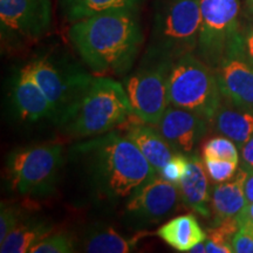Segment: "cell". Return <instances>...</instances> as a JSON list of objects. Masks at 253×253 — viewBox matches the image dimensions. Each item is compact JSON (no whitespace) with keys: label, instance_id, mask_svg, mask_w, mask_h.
<instances>
[{"label":"cell","instance_id":"obj_1","mask_svg":"<svg viewBox=\"0 0 253 253\" xmlns=\"http://www.w3.org/2000/svg\"><path fill=\"white\" fill-rule=\"evenodd\" d=\"M72 155L84 164L91 191L115 204L158 176L140 149L119 131H108L75 144Z\"/></svg>","mask_w":253,"mask_h":253},{"label":"cell","instance_id":"obj_2","mask_svg":"<svg viewBox=\"0 0 253 253\" xmlns=\"http://www.w3.org/2000/svg\"><path fill=\"white\" fill-rule=\"evenodd\" d=\"M69 39L79 55L97 74H123L132 67L143 42L134 9H113L75 21Z\"/></svg>","mask_w":253,"mask_h":253},{"label":"cell","instance_id":"obj_3","mask_svg":"<svg viewBox=\"0 0 253 253\" xmlns=\"http://www.w3.org/2000/svg\"><path fill=\"white\" fill-rule=\"evenodd\" d=\"M132 110L125 86L107 77H95L86 94L60 125L74 137H94L125 123Z\"/></svg>","mask_w":253,"mask_h":253},{"label":"cell","instance_id":"obj_4","mask_svg":"<svg viewBox=\"0 0 253 253\" xmlns=\"http://www.w3.org/2000/svg\"><path fill=\"white\" fill-rule=\"evenodd\" d=\"M199 31V0H157L144 59L175 61L195 53Z\"/></svg>","mask_w":253,"mask_h":253},{"label":"cell","instance_id":"obj_5","mask_svg":"<svg viewBox=\"0 0 253 253\" xmlns=\"http://www.w3.org/2000/svg\"><path fill=\"white\" fill-rule=\"evenodd\" d=\"M168 99L170 106L191 110L211 123L223 100L214 69L195 53L176 59L168 79Z\"/></svg>","mask_w":253,"mask_h":253},{"label":"cell","instance_id":"obj_6","mask_svg":"<svg viewBox=\"0 0 253 253\" xmlns=\"http://www.w3.org/2000/svg\"><path fill=\"white\" fill-rule=\"evenodd\" d=\"M28 66L54 109L56 126L67 119L95 78L78 63L53 54L37 56Z\"/></svg>","mask_w":253,"mask_h":253},{"label":"cell","instance_id":"obj_7","mask_svg":"<svg viewBox=\"0 0 253 253\" xmlns=\"http://www.w3.org/2000/svg\"><path fill=\"white\" fill-rule=\"evenodd\" d=\"M63 163L59 143L30 145L12 151L7 172L12 189L21 196L46 197L55 191Z\"/></svg>","mask_w":253,"mask_h":253},{"label":"cell","instance_id":"obj_8","mask_svg":"<svg viewBox=\"0 0 253 253\" xmlns=\"http://www.w3.org/2000/svg\"><path fill=\"white\" fill-rule=\"evenodd\" d=\"M201 31L195 54L216 69L239 37V0H199Z\"/></svg>","mask_w":253,"mask_h":253},{"label":"cell","instance_id":"obj_9","mask_svg":"<svg viewBox=\"0 0 253 253\" xmlns=\"http://www.w3.org/2000/svg\"><path fill=\"white\" fill-rule=\"evenodd\" d=\"M172 62L143 58L140 68L123 82L134 118L153 126L161 121L170 106L168 79Z\"/></svg>","mask_w":253,"mask_h":253},{"label":"cell","instance_id":"obj_10","mask_svg":"<svg viewBox=\"0 0 253 253\" xmlns=\"http://www.w3.org/2000/svg\"><path fill=\"white\" fill-rule=\"evenodd\" d=\"M52 21V0H0L2 40H38L48 33Z\"/></svg>","mask_w":253,"mask_h":253},{"label":"cell","instance_id":"obj_11","mask_svg":"<svg viewBox=\"0 0 253 253\" xmlns=\"http://www.w3.org/2000/svg\"><path fill=\"white\" fill-rule=\"evenodd\" d=\"M179 201L178 185L158 175L140 186L126 199V219L137 227L151 225L172 213Z\"/></svg>","mask_w":253,"mask_h":253},{"label":"cell","instance_id":"obj_12","mask_svg":"<svg viewBox=\"0 0 253 253\" xmlns=\"http://www.w3.org/2000/svg\"><path fill=\"white\" fill-rule=\"evenodd\" d=\"M209 123L191 110L169 106L156 128L176 154L189 157L196 153V147L207 134Z\"/></svg>","mask_w":253,"mask_h":253},{"label":"cell","instance_id":"obj_13","mask_svg":"<svg viewBox=\"0 0 253 253\" xmlns=\"http://www.w3.org/2000/svg\"><path fill=\"white\" fill-rule=\"evenodd\" d=\"M224 99L237 107L253 112V66L239 56L231 55L214 69Z\"/></svg>","mask_w":253,"mask_h":253},{"label":"cell","instance_id":"obj_14","mask_svg":"<svg viewBox=\"0 0 253 253\" xmlns=\"http://www.w3.org/2000/svg\"><path fill=\"white\" fill-rule=\"evenodd\" d=\"M12 96L15 109L23 120L38 122L47 119L55 122L54 109L33 77L28 63L15 75Z\"/></svg>","mask_w":253,"mask_h":253},{"label":"cell","instance_id":"obj_15","mask_svg":"<svg viewBox=\"0 0 253 253\" xmlns=\"http://www.w3.org/2000/svg\"><path fill=\"white\" fill-rule=\"evenodd\" d=\"M208 176L204 162L195 153L189 156L188 170L178 185L183 204L205 218L212 214Z\"/></svg>","mask_w":253,"mask_h":253},{"label":"cell","instance_id":"obj_16","mask_svg":"<svg viewBox=\"0 0 253 253\" xmlns=\"http://www.w3.org/2000/svg\"><path fill=\"white\" fill-rule=\"evenodd\" d=\"M134 118V116H132ZM126 129V136L134 142L143 156L157 173L176 153L170 147L166 138L158 131L156 126L148 125L136 118Z\"/></svg>","mask_w":253,"mask_h":253},{"label":"cell","instance_id":"obj_17","mask_svg":"<svg viewBox=\"0 0 253 253\" xmlns=\"http://www.w3.org/2000/svg\"><path fill=\"white\" fill-rule=\"evenodd\" d=\"M248 171L243 168L237 170L236 175L226 182L217 183L213 186L211 196V212L213 216V225L221 221L238 218L246 207L245 179Z\"/></svg>","mask_w":253,"mask_h":253},{"label":"cell","instance_id":"obj_18","mask_svg":"<svg viewBox=\"0 0 253 253\" xmlns=\"http://www.w3.org/2000/svg\"><path fill=\"white\" fill-rule=\"evenodd\" d=\"M212 122L217 131L232 140L239 149L253 135L252 110L237 107L224 97Z\"/></svg>","mask_w":253,"mask_h":253},{"label":"cell","instance_id":"obj_19","mask_svg":"<svg viewBox=\"0 0 253 253\" xmlns=\"http://www.w3.org/2000/svg\"><path fill=\"white\" fill-rule=\"evenodd\" d=\"M156 235L178 252H190L195 245L207 239V232L191 213L182 214L167 221L157 230Z\"/></svg>","mask_w":253,"mask_h":253},{"label":"cell","instance_id":"obj_20","mask_svg":"<svg viewBox=\"0 0 253 253\" xmlns=\"http://www.w3.org/2000/svg\"><path fill=\"white\" fill-rule=\"evenodd\" d=\"M149 236L140 231L131 237H125L108 226H95L88 230L84 238V252L89 253H129L137 249L142 238Z\"/></svg>","mask_w":253,"mask_h":253},{"label":"cell","instance_id":"obj_21","mask_svg":"<svg viewBox=\"0 0 253 253\" xmlns=\"http://www.w3.org/2000/svg\"><path fill=\"white\" fill-rule=\"evenodd\" d=\"M53 232V225L46 220H21L18 226L0 243L1 253H26Z\"/></svg>","mask_w":253,"mask_h":253},{"label":"cell","instance_id":"obj_22","mask_svg":"<svg viewBox=\"0 0 253 253\" xmlns=\"http://www.w3.org/2000/svg\"><path fill=\"white\" fill-rule=\"evenodd\" d=\"M141 0H59L60 8L71 23L88 18L90 15L113 11V9H134Z\"/></svg>","mask_w":253,"mask_h":253},{"label":"cell","instance_id":"obj_23","mask_svg":"<svg viewBox=\"0 0 253 253\" xmlns=\"http://www.w3.org/2000/svg\"><path fill=\"white\" fill-rule=\"evenodd\" d=\"M239 229V223L237 218H231L214 224L213 227L209 229L205 239V248L208 253H231L232 240L236 232Z\"/></svg>","mask_w":253,"mask_h":253},{"label":"cell","instance_id":"obj_24","mask_svg":"<svg viewBox=\"0 0 253 253\" xmlns=\"http://www.w3.org/2000/svg\"><path fill=\"white\" fill-rule=\"evenodd\" d=\"M203 158H216L239 163L240 156L237 144L226 136L210 138L203 145Z\"/></svg>","mask_w":253,"mask_h":253},{"label":"cell","instance_id":"obj_25","mask_svg":"<svg viewBox=\"0 0 253 253\" xmlns=\"http://www.w3.org/2000/svg\"><path fill=\"white\" fill-rule=\"evenodd\" d=\"M75 251V239L66 232L50 233L31 249V253H71Z\"/></svg>","mask_w":253,"mask_h":253},{"label":"cell","instance_id":"obj_26","mask_svg":"<svg viewBox=\"0 0 253 253\" xmlns=\"http://www.w3.org/2000/svg\"><path fill=\"white\" fill-rule=\"evenodd\" d=\"M209 177L214 183L226 182L236 175L238 170V164L232 161L216 160V158H203Z\"/></svg>","mask_w":253,"mask_h":253},{"label":"cell","instance_id":"obj_27","mask_svg":"<svg viewBox=\"0 0 253 253\" xmlns=\"http://www.w3.org/2000/svg\"><path fill=\"white\" fill-rule=\"evenodd\" d=\"M189 167V157L183 154H175L168 161L161 172L158 173L166 181L179 185Z\"/></svg>","mask_w":253,"mask_h":253},{"label":"cell","instance_id":"obj_28","mask_svg":"<svg viewBox=\"0 0 253 253\" xmlns=\"http://www.w3.org/2000/svg\"><path fill=\"white\" fill-rule=\"evenodd\" d=\"M21 221V211L14 205L1 203L0 212V243L13 231Z\"/></svg>","mask_w":253,"mask_h":253},{"label":"cell","instance_id":"obj_29","mask_svg":"<svg viewBox=\"0 0 253 253\" xmlns=\"http://www.w3.org/2000/svg\"><path fill=\"white\" fill-rule=\"evenodd\" d=\"M232 250L236 253H253V224L239 221V229L232 240Z\"/></svg>","mask_w":253,"mask_h":253},{"label":"cell","instance_id":"obj_30","mask_svg":"<svg viewBox=\"0 0 253 253\" xmlns=\"http://www.w3.org/2000/svg\"><path fill=\"white\" fill-rule=\"evenodd\" d=\"M231 55L239 56L253 66V26L250 27L245 33H239L236 45L229 56Z\"/></svg>","mask_w":253,"mask_h":253},{"label":"cell","instance_id":"obj_31","mask_svg":"<svg viewBox=\"0 0 253 253\" xmlns=\"http://www.w3.org/2000/svg\"><path fill=\"white\" fill-rule=\"evenodd\" d=\"M240 168L245 171H253V135L249 138V141L240 148Z\"/></svg>","mask_w":253,"mask_h":253},{"label":"cell","instance_id":"obj_32","mask_svg":"<svg viewBox=\"0 0 253 253\" xmlns=\"http://www.w3.org/2000/svg\"><path fill=\"white\" fill-rule=\"evenodd\" d=\"M244 191H245V198L246 203H253V171L248 172L245 179V185H244Z\"/></svg>","mask_w":253,"mask_h":253},{"label":"cell","instance_id":"obj_33","mask_svg":"<svg viewBox=\"0 0 253 253\" xmlns=\"http://www.w3.org/2000/svg\"><path fill=\"white\" fill-rule=\"evenodd\" d=\"M237 219H238V223L239 221H249V223L253 224V203L246 204L244 210L242 211V213L239 214Z\"/></svg>","mask_w":253,"mask_h":253},{"label":"cell","instance_id":"obj_34","mask_svg":"<svg viewBox=\"0 0 253 253\" xmlns=\"http://www.w3.org/2000/svg\"><path fill=\"white\" fill-rule=\"evenodd\" d=\"M191 253H205L207 252V248H205V240L204 242L198 243L197 245H195L194 248L190 250Z\"/></svg>","mask_w":253,"mask_h":253},{"label":"cell","instance_id":"obj_35","mask_svg":"<svg viewBox=\"0 0 253 253\" xmlns=\"http://www.w3.org/2000/svg\"><path fill=\"white\" fill-rule=\"evenodd\" d=\"M248 2L250 5H252L253 6V0H248Z\"/></svg>","mask_w":253,"mask_h":253}]
</instances>
